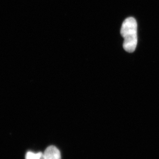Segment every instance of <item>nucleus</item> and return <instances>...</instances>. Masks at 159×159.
Returning a JSON list of instances; mask_svg holds the SVG:
<instances>
[{
    "label": "nucleus",
    "mask_w": 159,
    "mask_h": 159,
    "mask_svg": "<svg viewBox=\"0 0 159 159\" xmlns=\"http://www.w3.org/2000/svg\"><path fill=\"white\" fill-rule=\"evenodd\" d=\"M41 159H61L60 151L55 146H50L42 154Z\"/></svg>",
    "instance_id": "obj_2"
},
{
    "label": "nucleus",
    "mask_w": 159,
    "mask_h": 159,
    "mask_svg": "<svg viewBox=\"0 0 159 159\" xmlns=\"http://www.w3.org/2000/svg\"><path fill=\"white\" fill-rule=\"evenodd\" d=\"M137 21L133 17L125 20L120 29V34L124 39L123 48L126 52L132 53L135 51L138 44Z\"/></svg>",
    "instance_id": "obj_1"
},
{
    "label": "nucleus",
    "mask_w": 159,
    "mask_h": 159,
    "mask_svg": "<svg viewBox=\"0 0 159 159\" xmlns=\"http://www.w3.org/2000/svg\"><path fill=\"white\" fill-rule=\"evenodd\" d=\"M42 153L41 152L34 153L32 152H27L26 154V159H41Z\"/></svg>",
    "instance_id": "obj_3"
}]
</instances>
